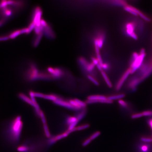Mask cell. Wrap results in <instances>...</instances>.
Returning <instances> with one entry per match:
<instances>
[{"instance_id": "obj_1", "label": "cell", "mask_w": 152, "mask_h": 152, "mask_svg": "<svg viewBox=\"0 0 152 152\" xmlns=\"http://www.w3.org/2000/svg\"><path fill=\"white\" fill-rule=\"evenodd\" d=\"M22 125L20 117H17L5 123L3 133L7 141L13 144H16L19 142Z\"/></svg>"}, {"instance_id": "obj_2", "label": "cell", "mask_w": 152, "mask_h": 152, "mask_svg": "<svg viewBox=\"0 0 152 152\" xmlns=\"http://www.w3.org/2000/svg\"><path fill=\"white\" fill-rule=\"evenodd\" d=\"M143 23L141 20L136 19L135 20L128 22L125 26V32L128 37L132 38L134 40H137L138 35L135 33V31L141 35L143 32L144 29Z\"/></svg>"}, {"instance_id": "obj_3", "label": "cell", "mask_w": 152, "mask_h": 152, "mask_svg": "<svg viewBox=\"0 0 152 152\" xmlns=\"http://www.w3.org/2000/svg\"><path fill=\"white\" fill-rule=\"evenodd\" d=\"M145 56V50L144 49H141L139 53H133L129 68L130 69L131 74H133L139 69L144 61Z\"/></svg>"}, {"instance_id": "obj_4", "label": "cell", "mask_w": 152, "mask_h": 152, "mask_svg": "<svg viewBox=\"0 0 152 152\" xmlns=\"http://www.w3.org/2000/svg\"><path fill=\"white\" fill-rule=\"evenodd\" d=\"M137 71V76L142 81L148 77L152 73V57L144 61Z\"/></svg>"}, {"instance_id": "obj_5", "label": "cell", "mask_w": 152, "mask_h": 152, "mask_svg": "<svg viewBox=\"0 0 152 152\" xmlns=\"http://www.w3.org/2000/svg\"><path fill=\"white\" fill-rule=\"evenodd\" d=\"M53 102L54 104H56V105L65 108L69 110L75 111H80L76 108L71 105L68 101V100L64 99L61 96H59V98L56 100L53 101Z\"/></svg>"}, {"instance_id": "obj_6", "label": "cell", "mask_w": 152, "mask_h": 152, "mask_svg": "<svg viewBox=\"0 0 152 152\" xmlns=\"http://www.w3.org/2000/svg\"><path fill=\"white\" fill-rule=\"evenodd\" d=\"M47 70L52 79H59L64 75V72L59 68L49 67L47 68Z\"/></svg>"}, {"instance_id": "obj_7", "label": "cell", "mask_w": 152, "mask_h": 152, "mask_svg": "<svg viewBox=\"0 0 152 152\" xmlns=\"http://www.w3.org/2000/svg\"><path fill=\"white\" fill-rule=\"evenodd\" d=\"M42 10L41 8L39 7H36L34 10L33 21L32 22H33L37 27L41 26L40 21L42 19L41 17H42Z\"/></svg>"}, {"instance_id": "obj_8", "label": "cell", "mask_w": 152, "mask_h": 152, "mask_svg": "<svg viewBox=\"0 0 152 152\" xmlns=\"http://www.w3.org/2000/svg\"><path fill=\"white\" fill-rule=\"evenodd\" d=\"M142 82L140 78L137 76H133L128 82L127 87L133 92H134L137 90V86Z\"/></svg>"}, {"instance_id": "obj_9", "label": "cell", "mask_w": 152, "mask_h": 152, "mask_svg": "<svg viewBox=\"0 0 152 152\" xmlns=\"http://www.w3.org/2000/svg\"><path fill=\"white\" fill-rule=\"evenodd\" d=\"M130 74H131V70L130 68H129L123 74L116 84L115 86L116 90L118 91L120 90Z\"/></svg>"}, {"instance_id": "obj_10", "label": "cell", "mask_w": 152, "mask_h": 152, "mask_svg": "<svg viewBox=\"0 0 152 152\" xmlns=\"http://www.w3.org/2000/svg\"><path fill=\"white\" fill-rule=\"evenodd\" d=\"M44 33L46 37L50 39H54L55 37L54 32L51 27L49 25L47 27L43 28V33Z\"/></svg>"}, {"instance_id": "obj_11", "label": "cell", "mask_w": 152, "mask_h": 152, "mask_svg": "<svg viewBox=\"0 0 152 152\" xmlns=\"http://www.w3.org/2000/svg\"><path fill=\"white\" fill-rule=\"evenodd\" d=\"M107 96L100 94H95L89 95L87 96V100L100 101L107 99Z\"/></svg>"}, {"instance_id": "obj_12", "label": "cell", "mask_w": 152, "mask_h": 152, "mask_svg": "<svg viewBox=\"0 0 152 152\" xmlns=\"http://www.w3.org/2000/svg\"><path fill=\"white\" fill-rule=\"evenodd\" d=\"M125 96V94L124 93L117 94H113L107 96V99L113 101V100H119L124 98Z\"/></svg>"}, {"instance_id": "obj_13", "label": "cell", "mask_w": 152, "mask_h": 152, "mask_svg": "<svg viewBox=\"0 0 152 152\" xmlns=\"http://www.w3.org/2000/svg\"><path fill=\"white\" fill-rule=\"evenodd\" d=\"M87 111L86 108L82 109L79 111V112L76 113L75 116L77 118V120L78 121H80L82 120L83 118H84V117L86 115Z\"/></svg>"}, {"instance_id": "obj_14", "label": "cell", "mask_w": 152, "mask_h": 152, "mask_svg": "<svg viewBox=\"0 0 152 152\" xmlns=\"http://www.w3.org/2000/svg\"><path fill=\"white\" fill-rule=\"evenodd\" d=\"M97 41L99 49L102 48L104 41V34H100L98 35L97 38L95 39Z\"/></svg>"}, {"instance_id": "obj_15", "label": "cell", "mask_w": 152, "mask_h": 152, "mask_svg": "<svg viewBox=\"0 0 152 152\" xmlns=\"http://www.w3.org/2000/svg\"><path fill=\"white\" fill-rule=\"evenodd\" d=\"M100 72L107 86L109 88H112L113 86L112 83L111 81L109 79V77L107 76L106 73L104 70H102Z\"/></svg>"}, {"instance_id": "obj_16", "label": "cell", "mask_w": 152, "mask_h": 152, "mask_svg": "<svg viewBox=\"0 0 152 152\" xmlns=\"http://www.w3.org/2000/svg\"><path fill=\"white\" fill-rule=\"evenodd\" d=\"M77 121L79 122L75 116H68L66 117V123L67 125L68 126L71 124Z\"/></svg>"}, {"instance_id": "obj_17", "label": "cell", "mask_w": 152, "mask_h": 152, "mask_svg": "<svg viewBox=\"0 0 152 152\" xmlns=\"http://www.w3.org/2000/svg\"><path fill=\"white\" fill-rule=\"evenodd\" d=\"M78 61H79L80 64L81 65V67L85 70L89 63L83 57H80L79 59H78Z\"/></svg>"}, {"instance_id": "obj_18", "label": "cell", "mask_w": 152, "mask_h": 152, "mask_svg": "<svg viewBox=\"0 0 152 152\" xmlns=\"http://www.w3.org/2000/svg\"><path fill=\"white\" fill-rule=\"evenodd\" d=\"M20 34H21L20 30V29H18L12 32L11 33H10L8 36L9 39H15L16 38L19 36Z\"/></svg>"}, {"instance_id": "obj_19", "label": "cell", "mask_w": 152, "mask_h": 152, "mask_svg": "<svg viewBox=\"0 0 152 152\" xmlns=\"http://www.w3.org/2000/svg\"><path fill=\"white\" fill-rule=\"evenodd\" d=\"M43 35V33H41L39 35H37V36L34 40L33 42V46L34 47H37L40 43V41L41 40Z\"/></svg>"}, {"instance_id": "obj_20", "label": "cell", "mask_w": 152, "mask_h": 152, "mask_svg": "<svg viewBox=\"0 0 152 152\" xmlns=\"http://www.w3.org/2000/svg\"><path fill=\"white\" fill-rule=\"evenodd\" d=\"M112 4L115 5L120 6L124 7L127 5V3L125 1H112Z\"/></svg>"}, {"instance_id": "obj_21", "label": "cell", "mask_w": 152, "mask_h": 152, "mask_svg": "<svg viewBox=\"0 0 152 152\" xmlns=\"http://www.w3.org/2000/svg\"><path fill=\"white\" fill-rule=\"evenodd\" d=\"M90 126V125L88 124H85L81 125L76 126V131H80L86 129L88 128Z\"/></svg>"}, {"instance_id": "obj_22", "label": "cell", "mask_w": 152, "mask_h": 152, "mask_svg": "<svg viewBox=\"0 0 152 152\" xmlns=\"http://www.w3.org/2000/svg\"><path fill=\"white\" fill-rule=\"evenodd\" d=\"M74 100L76 101V103L77 104L80 106L82 109L84 108H86L87 107V104L85 102L82 101L78 99L75 98L74 99Z\"/></svg>"}, {"instance_id": "obj_23", "label": "cell", "mask_w": 152, "mask_h": 152, "mask_svg": "<svg viewBox=\"0 0 152 152\" xmlns=\"http://www.w3.org/2000/svg\"><path fill=\"white\" fill-rule=\"evenodd\" d=\"M87 76L88 79L94 85H96V86H98L99 85V83L98 81L93 76L89 75V74L87 75Z\"/></svg>"}, {"instance_id": "obj_24", "label": "cell", "mask_w": 152, "mask_h": 152, "mask_svg": "<svg viewBox=\"0 0 152 152\" xmlns=\"http://www.w3.org/2000/svg\"><path fill=\"white\" fill-rule=\"evenodd\" d=\"M3 10V13L6 17H9L10 16L13 14V11H12L11 9L8 8L7 7L2 9Z\"/></svg>"}, {"instance_id": "obj_25", "label": "cell", "mask_w": 152, "mask_h": 152, "mask_svg": "<svg viewBox=\"0 0 152 152\" xmlns=\"http://www.w3.org/2000/svg\"><path fill=\"white\" fill-rule=\"evenodd\" d=\"M139 149L141 152H148L149 151V146L147 144L141 145L139 147Z\"/></svg>"}, {"instance_id": "obj_26", "label": "cell", "mask_w": 152, "mask_h": 152, "mask_svg": "<svg viewBox=\"0 0 152 152\" xmlns=\"http://www.w3.org/2000/svg\"><path fill=\"white\" fill-rule=\"evenodd\" d=\"M68 101L70 102V104L74 107L76 108L77 109H78L79 111L81 110L82 109V108L76 102V101L74 100V99H70L68 100Z\"/></svg>"}, {"instance_id": "obj_27", "label": "cell", "mask_w": 152, "mask_h": 152, "mask_svg": "<svg viewBox=\"0 0 152 152\" xmlns=\"http://www.w3.org/2000/svg\"><path fill=\"white\" fill-rule=\"evenodd\" d=\"M43 27L41 26L37 27L36 26L34 29V33L37 35H39V34L43 33Z\"/></svg>"}, {"instance_id": "obj_28", "label": "cell", "mask_w": 152, "mask_h": 152, "mask_svg": "<svg viewBox=\"0 0 152 152\" xmlns=\"http://www.w3.org/2000/svg\"><path fill=\"white\" fill-rule=\"evenodd\" d=\"M118 103L121 107L124 108H126L128 106V104L127 102L124 100L122 99L119 100L118 101Z\"/></svg>"}, {"instance_id": "obj_29", "label": "cell", "mask_w": 152, "mask_h": 152, "mask_svg": "<svg viewBox=\"0 0 152 152\" xmlns=\"http://www.w3.org/2000/svg\"><path fill=\"white\" fill-rule=\"evenodd\" d=\"M101 132L99 131H96L95 132L93 133L90 137H89V138L92 141L93 140L98 137L100 135Z\"/></svg>"}, {"instance_id": "obj_30", "label": "cell", "mask_w": 152, "mask_h": 152, "mask_svg": "<svg viewBox=\"0 0 152 152\" xmlns=\"http://www.w3.org/2000/svg\"><path fill=\"white\" fill-rule=\"evenodd\" d=\"M143 116V115L142 112L137 113H134L132 115L131 117L132 119H136L140 118Z\"/></svg>"}, {"instance_id": "obj_31", "label": "cell", "mask_w": 152, "mask_h": 152, "mask_svg": "<svg viewBox=\"0 0 152 152\" xmlns=\"http://www.w3.org/2000/svg\"><path fill=\"white\" fill-rule=\"evenodd\" d=\"M140 140L141 141L145 143H149L152 142V138H150L148 137H141V138Z\"/></svg>"}, {"instance_id": "obj_32", "label": "cell", "mask_w": 152, "mask_h": 152, "mask_svg": "<svg viewBox=\"0 0 152 152\" xmlns=\"http://www.w3.org/2000/svg\"><path fill=\"white\" fill-rule=\"evenodd\" d=\"M143 116H152V110L144 111L142 112Z\"/></svg>"}, {"instance_id": "obj_33", "label": "cell", "mask_w": 152, "mask_h": 152, "mask_svg": "<svg viewBox=\"0 0 152 152\" xmlns=\"http://www.w3.org/2000/svg\"><path fill=\"white\" fill-rule=\"evenodd\" d=\"M8 4L7 1H2L0 2V9H3L7 7Z\"/></svg>"}, {"instance_id": "obj_34", "label": "cell", "mask_w": 152, "mask_h": 152, "mask_svg": "<svg viewBox=\"0 0 152 152\" xmlns=\"http://www.w3.org/2000/svg\"><path fill=\"white\" fill-rule=\"evenodd\" d=\"M36 26V25H35V24L33 22H32L30 23V24L29 25L28 27H27L28 28V30H29V33H31L33 29H34V28H35Z\"/></svg>"}, {"instance_id": "obj_35", "label": "cell", "mask_w": 152, "mask_h": 152, "mask_svg": "<svg viewBox=\"0 0 152 152\" xmlns=\"http://www.w3.org/2000/svg\"><path fill=\"white\" fill-rule=\"evenodd\" d=\"M91 141H92L89 138L86 139L84 140V141L82 143V146L84 147L88 145L91 142Z\"/></svg>"}, {"instance_id": "obj_36", "label": "cell", "mask_w": 152, "mask_h": 152, "mask_svg": "<svg viewBox=\"0 0 152 152\" xmlns=\"http://www.w3.org/2000/svg\"><path fill=\"white\" fill-rule=\"evenodd\" d=\"M20 30L21 34H29L28 28H22V29H21Z\"/></svg>"}, {"instance_id": "obj_37", "label": "cell", "mask_w": 152, "mask_h": 152, "mask_svg": "<svg viewBox=\"0 0 152 152\" xmlns=\"http://www.w3.org/2000/svg\"><path fill=\"white\" fill-rule=\"evenodd\" d=\"M40 24L41 25L43 28H45L47 27L48 25V24L47 23L46 21L45 20H43V19H41V21H40Z\"/></svg>"}, {"instance_id": "obj_38", "label": "cell", "mask_w": 152, "mask_h": 152, "mask_svg": "<svg viewBox=\"0 0 152 152\" xmlns=\"http://www.w3.org/2000/svg\"><path fill=\"white\" fill-rule=\"evenodd\" d=\"M101 67H102V70H107L109 69V65L107 63H103Z\"/></svg>"}, {"instance_id": "obj_39", "label": "cell", "mask_w": 152, "mask_h": 152, "mask_svg": "<svg viewBox=\"0 0 152 152\" xmlns=\"http://www.w3.org/2000/svg\"><path fill=\"white\" fill-rule=\"evenodd\" d=\"M92 61V62L93 63L95 66L97 65L98 64H99V63L98 60L97 58H95L94 57H92L91 58Z\"/></svg>"}, {"instance_id": "obj_40", "label": "cell", "mask_w": 152, "mask_h": 152, "mask_svg": "<svg viewBox=\"0 0 152 152\" xmlns=\"http://www.w3.org/2000/svg\"><path fill=\"white\" fill-rule=\"evenodd\" d=\"M9 39L8 36H3L0 37V41H7Z\"/></svg>"}, {"instance_id": "obj_41", "label": "cell", "mask_w": 152, "mask_h": 152, "mask_svg": "<svg viewBox=\"0 0 152 152\" xmlns=\"http://www.w3.org/2000/svg\"><path fill=\"white\" fill-rule=\"evenodd\" d=\"M147 123L149 126L150 127L151 129L152 130V118H150L148 120Z\"/></svg>"}, {"instance_id": "obj_42", "label": "cell", "mask_w": 152, "mask_h": 152, "mask_svg": "<svg viewBox=\"0 0 152 152\" xmlns=\"http://www.w3.org/2000/svg\"><path fill=\"white\" fill-rule=\"evenodd\" d=\"M5 22V20H2L0 21V27L2 26L3 24Z\"/></svg>"}, {"instance_id": "obj_43", "label": "cell", "mask_w": 152, "mask_h": 152, "mask_svg": "<svg viewBox=\"0 0 152 152\" xmlns=\"http://www.w3.org/2000/svg\"></svg>"}, {"instance_id": "obj_44", "label": "cell", "mask_w": 152, "mask_h": 152, "mask_svg": "<svg viewBox=\"0 0 152 152\" xmlns=\"http://www.w3.org/2000/svg\"></svg>"}]
</instances>
